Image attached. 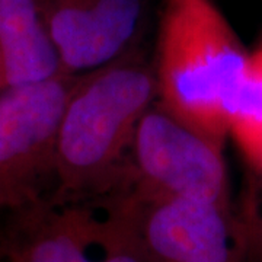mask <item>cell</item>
<instances>
[{
  "instance_id": "1",
  "label": "cell",
  "mask_w": 262,
  "mask_h": 262,
  "mask_svg": "<svg viewBox=\"0 0 262 262\" xmlns=\"http://www.w3.org/2000/svg\"><path fill=\"white\" fill-rule=\"evenodd\" d=\"M156 101L153 67L134 48L80 76L60 122L50 196H89L127 181L136 131Z\"/></svg>"
},
{
  "instance_id": "2",
  "label": "cell",
  "mask_w": 262,
  "mask_h": 262,
  "mask_svg": "<svg viewBox=\"0 0 262 262\" xmlns=\"http://www.w3.org/2000/svg\"><path fill=\"white\" fill-rule=\"evenodd\" d=\"M248 54L213 0H163L153 69L156 102L225 144Z\"/></svg>"
},
{
  "instance_id": "3",
  "label": "cell",
  "mask_w": 262,
  "mask_h": 262,
  "mask_svg": "<svg viewBox=\"0 0 262 262\" xmlns=\"http://www.w3.org/2000/svg\"><path fill=\"white\" fill-rule=\"evenodd\" d=\"M130 181L73 200L44 196L10 211V262H144Z\"/></svg>"
},
{
  "instance_id": "4",
  "label": "cell",
  "mask_w": 262,
  "mask_h": 262,
  "mask_svg": "<svg viewBox=\"0 0 262 262\" xmlns=\"http://www.w3.org/2000/svg\"><path fill=\"white\" fill-rule=\"evenodd\" d=\"M223 147L155 102L133 140L131 187L141 200H188L232 210Z\"/></svg>"
},
{
  "instance_id": "5",
  "label": "cell",
  "mask_w": 262,
  "mask_h": 262,
  "mask_svg": "<svg viewBox=\"0 0 262 262\" xmlns=\"http://www.w3.org/2000/svg\"><path fill=\"white\" fill-rule=\"evenodd\" d=\"M82 75L0 92V210L47 196L56 182L57 136L66 103Z\"/></svg>"
},
{
  "instance_id": "6",
  "label": "cell",
  "mask_w": 262,
  "mask_h": 262,
  "mask_svg": "<svg viewBox=\"0 0 262 262\" xmlns=\"http://www.w3.org/2000/svg\"><path fill=\"white\" fill-rule=\"evenodd\" d=\"M137 233L144 262H246L249 248L233 210L188 200L139 198Z\"/></svg>"
},
{
  "instance_id": "7",
  "label": "cell",
  "mask_w": 262,
  "mask_h": 262,
  "mask_svg": "<svg viewBox=\"0 0 262 262\" xmlns=\"http://www.w3.org/2000/svg\"><path fill=\"white\" fill-rule=\"evenodd\" d=\"M67 75H84L133 50L144 0H35Z\"/></svg>"
},
{
  "instance_id": "8",
  "label": "cell",
  "mask_w": 262,
  "mask_h": 262,
  "mask_svg": "<svg viewBox=\"0 0 262 262\" xmlns=\"http://www.w3.org/2000/svg\"><path fill=\"white\" fill-rule=\"evenodd\" d=\"M67 75L35 0H0V92Z\"/></svg>"
},
{
  "instance_id": "9",
  "label": "cell",
  "mask_w": 262,
  "mask_h": 262,
  "mask_svg": "<svg viewBox=\"0 0 262 262\" xmlns=\"http://www.w3.org/2000/svg\"><path fill=\"white\" fill-rule=\"evenodd\" d=\"M229 134L249 165L262 155V41L249 51L234 96Z\"/></svg>"
},
{
  "instance_id": "10",
  "label": "cell",
  "mask_w": 262,
  "mask_h": 262,
  "mask_svg": "<svg viewBox=\"0 0 262 262\" xmlns=\"http://www.w3.org/2000/svg\"><path fill=\"white\" fill-rule=\"evenodd\" d=\"M251 168H252L253 172L256 173L258 181H259V184H261V187H262V155L259 156V159L256 160L253 165H251ZM259 244H261V246H262V234H261V239H259Z\"/></svg>"
}]
</instances>
